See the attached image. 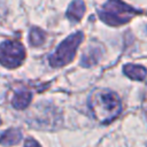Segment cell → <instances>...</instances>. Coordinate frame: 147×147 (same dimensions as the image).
<instances>
[{"label":"cell","mask_w":147,"mask_h":147,"mask_svg":"<svg viewBox=\"0 0 147 147\" xmlns=\"http://www.w3.org/2000/svg\"><path fill=\"white\" fill-rule=\"evenodd\" d=\"M88 108L100 123H109L122 111L118 95L110 90H96L88 99Z\"/></svg>","instance_id":"1"},{"label":"cell","mask_w":147,"mask_h":147,"mask_svg":"<svg viewBox=\"0 0 147 147\" xmlns=\"http://www.w3.org/2000/svg\"><path fill=\"white\" fill-rule=\"evenodd\" d=\"M139 11L121 1H108L103 5L102 10L99 11L100 18L109 25L118 26L129 22L134 14Z\"/></svg>","instance_id":"2"},{"label":"cell","mask_w":147,"mask_h":147,"mask_svg":"<svg viewBox=\"0 0 147 147\" xmlns=\"http://www.w3.org/2000/svg\"><path fill=\"white\" fill-rule=\"evenodd\" d=\"M83 41V33L76 32L65 38L57 47V49L49 56V63L52 67L57 68L71 62L76 55L79 44Z\"/></svg>","instance_id":"3"},{"label":"cell","mask_w":147,"mask_h":147,"mask_svg":"<svg viewBox=\"0 0 147 147\" xmlns=\"http://www.w3.org/2000/svg\"><path fill=\"white\" fill-rule=\"evenodd\" d=\"M25 56L24 47L15 40H5L0 44V63L6 68H16Z\"/></svg>","instance_id":"4"},{"label":"cell","mask_w":147,"mask_h":147,"mask_svg":"<svg viewBox=\"0 0 147 147\" xmlns=\"http://www.w3.org/2000/svg\"><path fill=\"white\" fill-rule=\"evenodd\" d=\"M22 132L18 129H9L0 134V144L3 146H13L21 141Z\"/></svg>","instance_id":"5"},{"label":"cell","mask_w":147,"mask_h":147,"mask_svg":"<svg viewBox=\"0 0 147 147\" xmlns=\"http://www.w3.org/2000/svg\"><path fill=\"white\" fill-rule=\"evenodd\" d=\"M124 74L130 77L131 79L134 80H144L146 78L147 70L142 65H137V64H126L123 68Z\"/></svg>","instance_id":"6"},{"label":"cell","mask_w":147,"mask_h":147,"mask_svg":"<svg viewBox=\"0 0 147 147\" xmlns=\"http://www.w3.org/2000/svg\"><path fill=\"white\" fill-rule=\"evenodd\" d=\"M32 99V94L31 92L29 91H20V92H16L13 96V106L15 109H24L26 108L29 105H30V101Z\"/></svg>","instance_id":"7"},{"label":"cell","mask_w":147,"mask_h":147,"mask_svg":"<svg viewBox=\"0 0 147 147\" xmlns=\"http://www.w3.org/2000/svg\"><path fill=\"white\" fill-rule=\"evenodd\" d=\"M85 13V5L83 1H74L70 3L68 10H67V16L71 22H77L79 21Z\"/></svg>","instance_id":"8"},{"label":"cell","mask_w":147,"mask_h":147,"mask_svg":"<svg viewBox=\"0 0 147 147\" xmlns=\"http://www.w3.org/2000/svg\"><path fill=\"white\" fill-rule=\"evenodd\" d=\"M29 41L32 46H39L45 41V33L38 28H32L29 33Z\"/></svg>","instance_id":"9"},{"label":"cell","mask_w":147,"mask_h":147,"mask_svg":"<svg viewBox=\"0 0 147 147\" xmlns=\"http://www.w3.org/2000/svg\"><path fill=\"white\" fill-rule=\"evenodd\" d=\"M98 59H99V53H98V51H96V48H95V49H93V51L88 52L87 54H85V55L83 56V59H82V62H80V63H82L84 67L92 65V64L96 63Z\"/></svg>","instance_id":"10"},{"label":"cell","mask_w":147,"mask_h":147,"mask_svg":"<svg viewBox=\"0 0 147 147\" xmlns=\"http://www.w3.org/2000/svg\"><path fill=\"white\" fill-rule=\"evenodd\" d=\"M24 147H40V145L32 138H28L24 142Z\"/></svg>","instance_id":"11"},{"label":"cell","mask_w":147,"mask_h":147,"mask_svg":"<svg viewBox=\"0 0 147 147\" xmlns=\"http://www.w3.org/2000/svg\"><path fill=\"white\" fill-rule=\"evenodd\" d=\"M0 124H1V119H0Z\"/></svg>","instance_id":"12"}]
</instances>
